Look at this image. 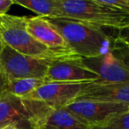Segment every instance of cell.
I'll use <instances>...</instances> for the list:
<instances>
[{
	"instance_id": "cell-4",
	"label": "cell",
	"mask_w": 129,
	"mask_h": 129,
	"mask_svg": "<svg viewBox=\"0 0 129 129\" xmlns=\"http://www.w3.org/2000/svg\"><path fill=\"white\" fill-rule=\"evenodd\" d=\"M0 62L8 81L24 78L45 79L50 63L20 54L6 44L0 49Z\"/></svg>"
},
{
	"instance_id": "cell-7",
	"label": "cell",
	"mask_w": 129,
	"mask_h": 129,
	"mask_svg": "<svg viewBox=\"0 0 129 129\" xmlns=\"http://www.w3.org/2000/svg\"><path fill=\"white\" fill-rule=\"evenodd\" d=\"M31 102L34 129H89L66 108L56 109L42 102Z\"/></svg>"
},
{
	"instance_id": "cell-1",
	"label": "cell",
	"mask_w": 129,
	"mask_h": 129,
	"mask_svg": "<svg viewBox=\"0 0 129 129\" xmlns=\"http://www.w3.org/2000/svg\"><path fill=\"white\" fill-rule=\"evenodd\" d=\"M46 19L82 58L98 57L111 51L113 37L102 27L71 19Z\"/></svg>"
},
{
	"instance_id": "cell-11",
	"label": "cell",
	"mask_w": 129,
	"mask_h": 129,
	"mask_svg": "<svg viewBox=\"0 0 129 129\" xmlns=\"http://www.w3.org/2000/svg\"><path fill=\"white\" fill-rule=\"evenodd\" d=\"M82 63L96 73L99 79L95 82L129 84V69L122 64L111 52L94 58H83Z\"/></svg>"
},
{
	"instance_id": "cell-20",
	"label": "cell",
	"mask_w": 129,
	"mask_h": 129,
	"mask_svg": "<svg viewBox=\"0 0 129 129\" xmlns=\"http://www.w3.org/2000/svg\"><path fill=\"white\" fill-rule=\"evenodd\" d=\"M7 82H8V79L6 77V74H5L4 70H3L2 64H1V62H0V95L3 92L6 91Z\"/></svg>"
},
{
	"instance_id": "cell-14",
	"label": "cell",
	"mask_w": 129,
	"mask_h": 129,
	"mask_svg": "<svg viewBox=\"0 0 129 129\" xmlns=\"http://www.w3.org/2000/svg\"><path fill=\"white\" fill-rule=\"evenodd\" d=\"M46 83L43 78H24V79L9 80L6 91L18 97H24L34 92L38 88Z\"/></svg>"
},
{
	"instance_id": "cell-3",
	"label": "cell",
	"mask_w": 129,
	"mask_h": 129,
	"mask_svg": "<svg viewBox=\"0 0 129 129\" xmlns=\"http://www.w3.org/2000/svg\"><path fill=\"white\" fill-rule=\"evenodd\" d=\"M61 18L119 31L129 26V14L99 0H57Z\"/></svg>"
},
{
	"instance_id": "cell-12",
	"label": "cell",
	"mask_w": 129,
	"mask_h": 129,
	"mask_svg": "<svg viewBox=\"0 0 129 129\" xmlns=\"http://www.w3.org/2000/svg\"><path fill=\"white\" fill-rule=\"evenodd\" d=\"M78 99L100 101L125 104L129 107V84L116 83H87Z\"/></svg>"
},
{
	"instance_id": "cell-13",
	"label": "cell",
	"mask_w": 129,
	"mask_h": 129,
	"mask_svg": "<svg viewBox=\"0 0 129 129\" xmlns=\"http://www.w3.org/2000/svg\"><path fill=\"white\" fill-rule=\"evenodd\" d=\"M13 3L37 13L43 18H61L57 0H13Z\"/></svg>"
},
{
	"instance_id": "cell-19",
	"label": "cell",
	"mask_w": 129,
	"mask_h": 129,
	"mask_svg": "<svg viewBox=\"0 0 129 129\" xmlns=\"http://www.w3.org/2000/svg\"><path fill=\"white\" fill-rule=\"evenodd\" d=\"M13 4V0H0V17L7 14V12Z\"/></svg>"
},
{
	"instance_id": "cell-10",
	"label": "cell",
	"mask_w": 129,
	"mask_h": 129,
	"mask_svg": "<svg viewBox=\"0 0 129 129\" xmlns=\"http://www.w3.org/2000/svg\"><path fill=\"white\" fill-rule=\"evenodd\" d=\"M25 25L27 32L36 41L50 50L70 56L80 57L72 50L64 38L48 21L46 18L40 16L32 18L25 17Z\"/></svg>"
},
{
	"instance_id": "cell-8",
	"label": "cell",
	"mask_w": 129,
	"mask_h": 129,
	"mask_svg": "<svg viewBox=\"0 0 129 129\" xmlns=\"http://www.w3.org/2000/svg\"><path fill=\"white\" fill-rule=\"evenodd\" d=\"M16 125L20 129H34L32 102L5 91L0 95V128Z\"/></svg>"
},
{
	"instance_id": "cell-21",
	"label": "cell",
	"mask_w": 129,
	"mask_h": 129,
	"mask_svg": "<svg viewBox=\"0 0 129 129\" xmlns=\"http://www.w3.org/2000/svg\"><path fill=\"white\" fill-rule=\"evenodd\" d=\"M0 129H20V128H19L16 125H7V126L2 127V128H0Z\"/></svg>"
},
{
	"instance_id": "cell-18",
	"label": "cell",
	"mask_w": 129,
	"mask_h": 129,
	"mask_svg": "<svg viewBox=\"0 0 129 129\" xmlns=\"http://www.w3.org/2000/svg\"><path fill=\"white\" fill-rule=\"evenodd\" d=\"M116 38L129 48V26L125 28L118 31Z\"/></svg>"
},
{
	"instance_id": "cell-22",
	"label": "cell",
	"mask_w": 129,
	"mask_h": 129,
	"mask_svg": "<svg viewBox=\"0 0 129 129\" xmlns=\"http://www.w3.org/2000/svg\"><path fill=\"white\" fill-rule=\"evenodd\" d=\"M4 44H5V43H3L2 39H1V37H0V49L2 48V47H3V45H4Z\"/></svg>"
},
{
	"instance_id": "cell-15",
	"label": "cell",
	"mask_w": 129,
	"mask_h": 129,
	"mask_svg": "<svg viewBox=\"0 0 129 129\" xmlns=\"http://www.w3.org/2000/svg\"><path fill=\"white\" fill-rule=\"evenodd\" d=\"M89 129H129V111L111 118L103 125Z\"/></svg>"
},
{
	"instance_id": "cell-17",
	"label": "cell",
	"mask_w": 129,
	"mask_h": 129,
	"mask_svg": "<svg viewBox=\"0 0 129 129\" xmlns=\"http://www.w3.org/2000/svg\"><path fill=\"white\" fill-rule=\"evenodd\" d=\"M102 4L117 8L129 14V0H99Z\"/></svg>"
},
{
	"instance_id": "cell-6",
	"label": "cell",
	"mask_w": 129,
	"mask_h": 129,
	"mask_svg": "<svg viewBox=\"0 0 129 129\" xmlns=\"http://www.w3.org/2000/svg\"><path fill=\"white\" fill-rule=\"evenodd\" d=\"M86 84L87 83L46 82L22 98L38 101L50 107L61 109L66 108L77 100L81 96Z\"/></svg>"
},
{
	"instance_id": "cell-5",
	"label": "cell",
	"mask_w": 129,
	"mask_h": 129,
	"mask_svg": "<svg viewBox=\"0 0 129 129\" xmlns=\"http://www.w3.org/2000/svg\"><path fill=\"white\" fill-rule=\"evenodd\" d=\"M66 109L88 128L101 125L111 118L129 111V107L125 104L86 99H77Z\"/></svg>"
},
{
	"instance_id": "cell-16",
	"label": "cell",
	"mask_w": 129,
	"mask_h": 129,
	"mask_svg": "<svg viewBox=\"0 0 129 129\" xmlns=\"http://www.w3.org/2000/svg\"><path fill=\"white\" fill-rule=\"evenodd\" d=\"M111 54L125 67L129 69V48L124 43L118 41L116 37H113Z\"/></svg>"
},
{
	"instance_id": "cell-9",
	"label": "cell",
	"mask_w": 129,
	"mask_h": 129,
	"mask_svg": "<svg viewBox=\"0 0 129 129\" xmlns=\"http://www.w3.org/2000/svg\"><path fill=\"white\" fill-rule=\"evenodd\" d=\"M98 79V74L88 68L82 59H67L50 62L44 80L46 82L88 83Z\"/></svg>"
},
{
	"instance_id": "cell-2",
	"label": "cell",
	"mask_w": 129,
	"mask_h": 129,
	"mask_svg": "<svg viewBox=\"0 0 129 129\" xmlns=\"http://www.w3.org/2000/svg\"><path fill=\"white\" fill-rule=\"evenodd\" d=\"M0 37L5 44L17 52L34 58L49 62L67 59H83L78 56H70L53 51L36 41L27 31L25 17L9 14L0 17Z\"/></svg>"
}]
</instances>
